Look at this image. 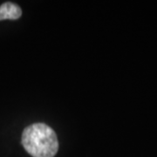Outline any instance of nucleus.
I'll return each instance as SVG.
<instances>
[{"mask_svg": "<svg viewBox=\"0 0 157 157\" xmlns=\"http://www.w3.org/2000/svg\"><path fill=\"white\" fill-rule=\"evenodd\" d=\"M22 145L33 157H53L59 149L58 138L49 126L34 123L23 131Z\"/></svg>", "mask_w": 157, "mask_h": 157, "instance_id": "nucleus-1", "label": "nucleus"}, {"mask_svg": "<svg viewBox=\"0 0 157 157\" xmlns=\"http://www.w3.org/2000/svg\"><path fill=\"white\" fill-rule=\"evenodd\" d=\"M22 10L19 6L11 2H6L0 6V20H15L21 17Z\"/></svg>", "mask_w": 157, "mask_h": 157, "instance_id": "nucleus-2", "label": "nucleus"}]
</instances>
